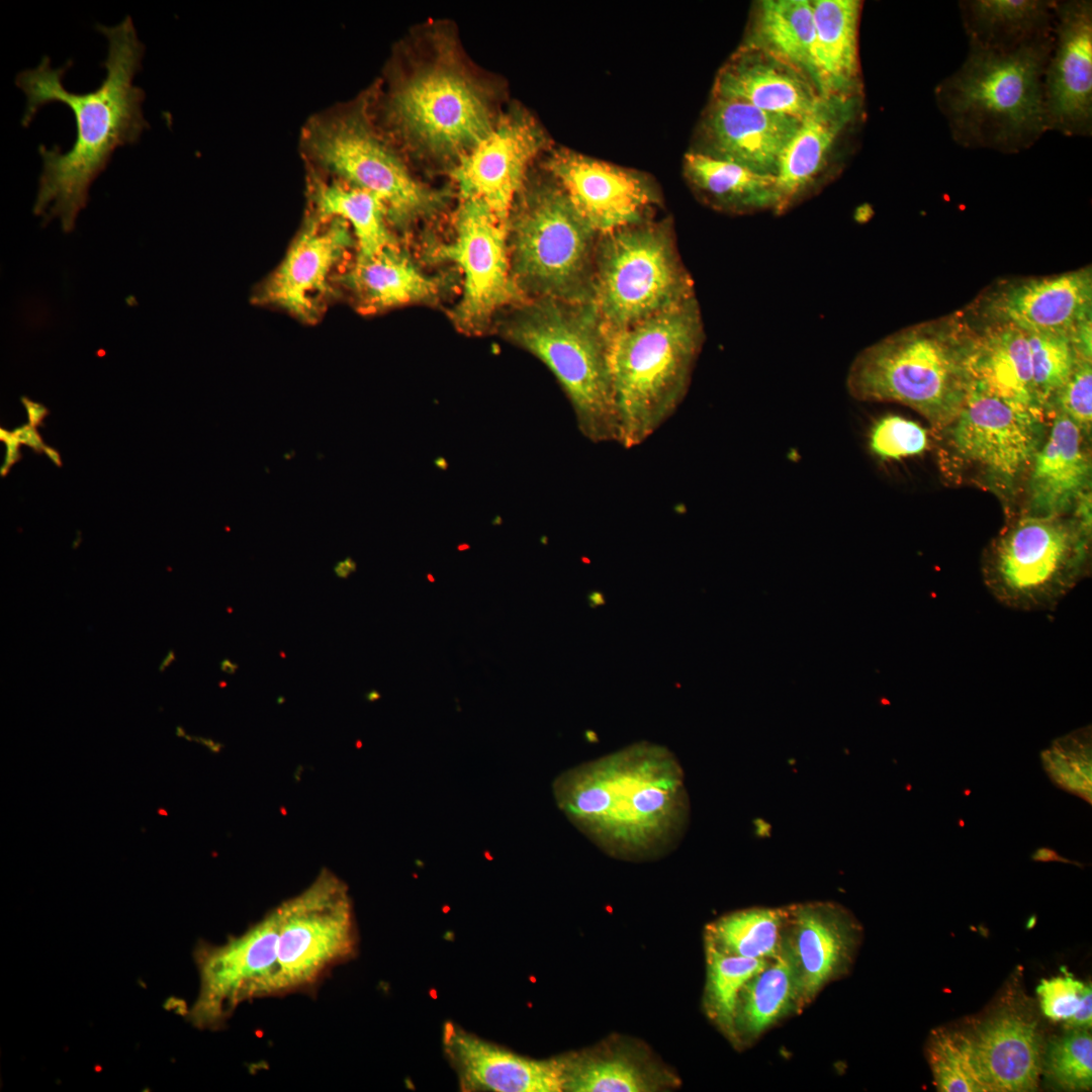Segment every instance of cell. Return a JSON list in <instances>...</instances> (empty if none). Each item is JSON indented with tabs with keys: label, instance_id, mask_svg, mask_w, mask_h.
I'll return each instance as SVG.
<instances>
[{
	"label": "cell",
	"instance_id": "1",
	"mask_svg": "<svg viewBox=\"0 0 1092 1092\" xmlns=\"http://www.w3.org/2000/svg\"><path fill=\"white\" fill-rule=\"evenodd\" d=\"M96 29L108 41L107 57L101 64L106 75L96 90L68 91L63 78L73 62L52 68L48 56L36 68L21 71L15 78L26 96L22 126H28L49 103H63L74 114L76 140L67 152L59 146L38 148L42 171L32 208L41 216L42 226L59 218L64 233L74 231L79 212L87 206L91 184L107 168L116 148L136 144L150 128L142 109L146 93L133 84L142 70L145 46L131 17L114 26L97 23Z\"/></svg>",
	"mask_w": 1092,
	"mask_h": 1092
},
{
	"label": "cell",
	"instance_id": "2",
	"mask_svg": "<svg viewBox=\"0 0 1092 1092\" xmlns=\"http://www.w3.org/2000/svg\"><path fill=\"white\" fill-rule=\"evenodd\" d=\"M566 818L611 856L647 859L684 837L690 800L682 767L665 746L638 742L580 763L554 781Z\"/></svg>",
	"mask_w": 1092,
	"mask_h": 1092
},
{
	"label": "cell",
	"instance_id": "3",
	"mask_svg": "<svg viewBox=\"0 0 1092 1092\" xmlns=\"http://www.w3.org/2000/svg\"><path fill=\"white\" fill-rule=\"evenodd\" d=\"M1053 33L1011 52L969 46L966 60L934 89L937 108L963 148L1013 155L1046 131L1043 76Z\"/></svg>",
	"mask_w": 1092,
	"mask_h": 1092
},
{
	"label": "cell",
	"instance_id": "4",
	"mask_svg": "<svg viewBox=\"0 0 1092 1092\" xmlns=\"http://www.w3.org/2000/svg\"><path fill=\"white\" fill-rule=\"evenodd\" d=\"M972 336L960 317L900 330L855 356L846 389L859 401L910 407L939 433L956 419L969 394Z\"/></svg>",
	"mask_w": 1092,
	"mask_h": 1092
},
{
	"label": "cell",
	"instance_id": "5",
	"mask_svg": "<svg viewBox=\"0 0 1092 1092\" xmlns=\"http://www.w3.org/2000/svg\"><path fill=\"white\" fill-rule=\"evenodd\" d=\"M703 342L696 297L610 336L618 444L641 445L674 414Z\"/></svg>",
	"mask_w": 1092,
	"mask_h": 1092
},
{
	"label": "cell",
	"instance_id": "6",
	"mask_svg": "<svg viewBox=\"0 0 1092 1092\" xmlns=\"http://www.w3.org/2000/svg\"><path fill=\"white\" fill-rule=\"evenodd\" d=\"M509 335L556 377L582 436L597 444L618 442L610 336L593 302L533 299Z\"/></svg>",
	"mask_w": 1092,
	"mask_h": 1092
},
{
	"label": "cell",
	"instance_id": "7",
	"mask_svg": "<svg viewBox=\"0 0 1092 1092\" xmlns=\"http://www.w3.org/2000/svg\"><path fill=\"white\" fill-rule=\"evenodd\" d=\"M1091 522L1065 516L1014 518L986 549L982 574L1002 606L1046 611L1088 573Z\"/></svg>",
	"mask_w": 1092,
	"mask_h": 1092
},
{
	"label": "cell",
	"instance_id": "8",
	"mask_svg": "<svg viewBox=\"0 0 1092 1092\" xmlns=\"http://www.w3.org/2000/svg\"><path fill=\"white\" fill-rule=\"evenodd\" d=\"M508 231L512 276L522 296L593 302L600 235L555 180L524 191Z\"/></svg>",
	"mask_w": 1092,
	"mask_h": 1092
},
{
	"label": "cell",
	"instance_id": "9",
	"mask_svg": "<svg viewBox=\"0 0 1092 1092\" xmlns=\"http://www.w3.org/2000/svg\"><path fill=\"white\" fill-rule=\"evenodd\" d=\"M696 297L669 220L600 235L593 303L609 336Z\"/></svg>",
	"mask_w": 1092,
	"mask_h": 1092
},
{
	"label": "cell",
	"instance_id": "10",
	"mask_svg": "<svg viewBox=\"0 0 1092 1092\" xmlns=\"http://www.w3.org/2000/svg\"><path fill=\"white\" fill-rule=\"evenodd\" d=\"M939 433L943 468L966 472L1007 500L1024 483L1046 435L1044 421L974 382L959 415Z\"/></svg>",
	"mask_w": 1092,
	"mask_h": 1092
},
{
	"label": "cell",
	"instance_id": "11",
	"mask_svg": "<svg viewBox=\"0 0 1092 1092\" xmlns=\"http://www.w3.org/2000/svg\"><path fill=\"white\" fill-rule=\"evenodd\" d=\"M278 924L279 996L311 992L357 947L346 885L324 870L303 892L274 908Z\"/></svg>",
	"mask_w": 1092,
	"mask_h": 1092
},
{
	"label": "cell",
	"instance_id": "12",
	"mask_svg": "<svg viewBox=\"0 0 1092 1092\" xmlns=\"http://www.w3.org/2000/svg\"><path fill=\"white\" fill-rule=\"evenodd\" d=\"M275 910L221 945L199 942L193 952L199 992L188 1011L197 1028L221 1029L242 1003L279 996Z\"/></svg>",
	"mask_w": 1092,
	"mask_h": 1092
},
{
	"label": "cell",
	"instance_id": "13",
	"mask_svg": "<svg viewBox=\"0 0 1092 1092\" xmlns=\"http://www.w3.org/2000/svg\"><path fill=\"white\" fill-rule=\"evenodd\" d=\"M313 156L347 184L367 190L384 204L388 220L404 225L433 213L443 193L415 180L404 165L362 122H320L309 133Z\"/></svg>",
	"mask_w": 1092,
	"mask_h": 1092
},
{
	"label": "cell",
	"instance_id": "14",
	"mask_svg": "<svg viewBox=\"0 0 1092 1092\" xmlns=\"http://www.w3.org/2000/svg\"><path fill=\"white\" fill-rule=\"evenodd\" d=\"M507 221L482 201L465 198L455 222L454 240L438 257L455 263L463 292L455 317L465 328L483 325L502 306L522 297L511 271Z\"/></svg>",
	"mask_w": 1092,
	"mask_h": 1092
},
{
	"label": "cell",
	"instance_id": "15",
	"mask_svg": "<svg viewBox=\"0 0 1092 1092\" xmlns=\"http://www.w3.org/2000/svg\"><path fill=\"white\" fill-rule=\"evenodd\" d=\"M391 109L402 129L434 153L468 152L492 129L474 87L449 70L432 69L406 81Z\"/></svg>",
	"mask_w": 1092,
	"mask_h": 1092
},
{
	"label": "cell",
	"instance_id": "16",
	"mask_svg": "<svg viewBox=\"0 0 1092 1092\" xmlns=\"http://www.w3.org/2000/svg\"><path fill=\"white\" fill-rule=\"evenodd\" d=\"M1049 131L1092 133V2L1055 0L1054 46L1043 76Z\"/></svg>",
	"mask_w": 1092,
	"mask_h": 1092
},
{
	"label": "cell",
	"instance_id": "17",
	"mask_svg": "<svg viewBox=\"0 0 1092 1092\" xmlns=\"http://www.w3.org/2000/svg\"><path fill=\"white\" fill-rule=\"evenodd\" d=\"M548 168L599 235L651 219L649 213L660 199L647 175L569 150L556 152Z\"/></svg>",
	"mask_w": 1092,
	"mask_h": 1092
},
{
	"label": "cell",
	"instance_id": "18",
	"mask_svg": "<svg viewBox=\"0 0 1092 1092\" xmlns=\"http://www.w3.org/2000/svg\"><path fill=\"white\" fill-rule=\"evenodd\" d=\"M354 245L346 221L315 217L293 241L256 301L278 306L303 322L316 321L335 279L332 273Z\"/></svg>",
	"mask_w": 1092,
	"mask_h": 1092
},
{
	"label": "cell",
	"instance_id": "19",
	"mask_svg": "<svg viewBox=\"0 0 1092 1092\" xmlns=\"http://www.w3.org/2000/svg\"><path fill=\"white\" fill-rule=\"evenodd\" d=\"M783 943L795 967L806 1005L829 983L848 974L861 939L855 917L837 903L787 906Z\"/></svg>",
	"mask_w": 1092,
	"mask_h": 1092
},
{
	"label": "cell",
	"instance_id": "20",
	"mask_svg": "<svg viewBox=\"0 0 1092 1092\" xmlns=\"http://www.w3.org/2000/svg\"><path fill=\"white\" fill-rule=\"evenodd\" d=\"M545 138L525 115L510 117L463 154L453 176L465 198L486 204L507 221L517 193L523 188L532 159Z\"/></svg>",
	"mask_w": 1092,
	"mask_h": 1092
},
{
	"label": "cell",
	"instance_id": "21",
	"mask_svg": "<svg viewBox=\"0 0 1092 1092\" xmlns=\"http://www.w3.org/2000/svg\"><path fill=\"white\" fill-rule=\"evenodd\" d=\"M801 121L740 101L712 97L693 151L776 177L781 157Z\"/></svg>",
	"mask_w": 1092,
	"mask_h": 1092
},
{
	"label": "cell",
	"instance_id": "22",
	"mask_svg": "<svg viewBox=\"0 0 1092 1092\" xmlns=\"http://www.w3.org/2000/svg\"><path fill=\"white\" fill-rule=\"evenodd\" d=\"M1092 272L1087 266L1058 275L1008 282L982 302L986 324L1026 332L1069 334L1092 315Z\"/></svg>",
	"mask_w": 1092,
	"mask_h": 1092
},
{
	"label": "cell",
	"instance_id": "23",
	"mask_svg": "<svg viewBox=\"0 0 1092 1092\" xmlns=\"http://www.w3.org/2000/svg\"><path fill=\"white\" fill-rule=\"evenodd\" d=\"M822 96L816 82L806 72L748 42L742 43L722 66L712 91V97L740 101L799 119H803Z\"/></svg>",
	"mask_w": 1092,
	"mask_h": 1092
},
{
	"label": "cell",
	"instance_id": "24",
	"mask_svg": "<svg viewBox=\"0 0 1092 1092\" xmlns=\"http://www.w3.org/2000/svg\"><path fill=\"white\" fill-rule=\"evenodd\" d=\"M443 1048L462 1088L494 1092H560L566 1058L533 1060L471 1034L454 1023L443 1029Z\"/></svg>",
	"mask_w": 1092,
	"mask_h": 1092
},
{
	"label": "cell",
	"instance_id": "25",
	"mask_svg": "<svg viewBox=\"0 0 1092 1092\" xmlns=\"http://www.w3.org/2000/svg\"><path fill=\"white\" fill-rule=\"evenodd\" d=\"M967 1034L971 1061L986 1092L1037 1089L1044 1044L1034 1019L1004 1008Z\"/></svg>",
	"mask_w": 1092,
	"mask_h": 1092
},
{
	"label": "cell",
	"instance_id": "26",
	"mask_svg": "<svg viewBox=\"0 0 1092 1092\" xmlns=\"http://www.w3.org/2000/svg\"><path fill=\"white\" fill-rule=\"evenodd\" d=\"M1052 418L1024 481L1026 507L1021 515H1070L1090 491L1088 439L1064 414L1054 413Z\"/></svg>",
	"mask_w": 1092,
	"mask_h": 1092
},
{
	"label": "cell",
	"instance_id": "27",
	"mask_svg": "<svg viewBox=\"0 0 1092 1092\" xmlns=\"http://www.w3.org/2000/svg\"><path fill=\"white\" fill-rule=\"evenodd\" d=\"M858 100V93L822 96L803 117L780 160L775 213L789 210L818 182L835 143L855 117Z\"/></svg>",
	"mask_w": 1092,
	"mask_h": 1092
},
{
	"label": "cell",
	"instance_id": "28",
	"mask_svg": "<svg viewBox=\"0 0 1092 1092\" xmlns=\"http://www.w3.org/2000/svg\"><path fill=\"white\" fill-rule=\"evenodd\" d=\"M969 367L973 382L985 391L1016 410L1048 419L1034 385L1025 331L1007 324H986L973 331Z\"/></svg>",
	"mask_w": 1092,
	"mask_h": 1092
},
{
	"label": "cell",
	"instance_id": "29",
	"mask_svg": "<svg viewBox=\"0 0 1092 1092\" xmlns=\"http://www.w3.org/2000/svg\"><path fill=\"white\" fill-rule=\"evenodd\" d=\"M814 18L813 65L823 96L857 94V30L860 2L811 1Z\"/></svg>",
	"mask_w": 1092,
	"mask_h": 1092
},
{
	"label": "cell",
	"instance_id": "30",
	"mask_svg": "<svg viewBox=\"0 0 1092 1092\" xmlns=\"http://www.w3.org/2000/svg\"><path fill=\"white\" fill-rule=\"evenodd\" d=\"M969 46L1011 52L1053 33L1055 0L959 2Z\"/></svg>",
	"mask_w": 1092,
	"mask_h": 1092
},
{
	"label": "cell",
	"instance_id": "31",
	"mask_svg": "<svg viewBox=\"0 0 1092 1092\" xmlns=\"http://www.w3.org/2000/svg\"><path fill=\"white\" fill-rule=\"evenodd\" d=\"M338 279L362 307L373 310L428 300L439 291L438 281L422 272L395 244L371 256H357Z\"/></svg>",
	"mask_w": 1092,
	"mask_h": 1092
},
{
	"label": "cell",
	"instance_id": "32",
	"mask_svg": "<svg viewBox=\"0 0 1092 1092\" xmlns=\"http://www.w3.org/2000/svg\"><path fill=\"white\" fill-rule=\"evenodd\" d=\"M805 1004L793 962L784 943L777 957L752 976L739 992L734 1016V1043L746 1046Z\"/></svg>",
	"mask_w": 1092,
	"mask_h": 1092
},
{
	"label": "cell",
	"instance_id": "33",
	"mask_svg": "<svg viewBox=\"0 0 1092 1092\" xmlns=\"http://www.w3.org/2000/svg\"><path fill=\"white\" fill-rule=\"evenodd\" d=\"M684 172L691 187L709 205L745 213L771 209L778 203L777 178L741 165L690 151Z\"/></svg>",
	"mask_w": 1092,
	"mask_h": 1092
},
{
	"label": "cell",
	"instance_id": "34",
	"mask_svg": "<svg viewBox=\"0 0 1092 1092\" xmlns=\"http://www.w3.org/2000/svg\"><path fill=\"white\" fill-rule=\"evenodd\" d=\"M745 42L763 48L803 70L815 81L814 18L811 1L764 0L760 2L751 35Z\"/></svg>",
	"mask_w": 1092,
	"mask_h": 1092
},
{
	"label": "cell",
	"instance_id": "35",
	"mask_svg": "<svg viewBox=\"0 0 1092 1092\" xmlns=\"http://www.w3.org/2000/svg\"><path fill=\"white\" fill-rule=\"evenodd\" d=\"M313 201L316 217H338L352 228L357 256H371L394 244L386 224V208L373 193L350 184L332 183L317 187Z\"/></svg>",
	"mask_w": 1092,
	"mask_h": 1092
},
{
	"label": "cell",
	"instance_id": "36",
	"mask_svg": "<svg viewBox=\"0 0 1092 1092\" xmlns=\"http://www.w3.org/2000/svg\"><path fill=\"white\" fill-rule=\"evenodd\" d=\"M787 913V906L731 912L707 925L705 941L729 954L771 960L782 949Z\"/></svg>",
	"mask_w": 1092,
	"mask_h": 1092
},
{
	"label": "cell",
	"instance_id": "37",
	"mask_svg": "<svg viewBox=\"0 0 1092 1092\" xmlns=\"http://www.w3.org/2000/svg\"><path fill=\"white\" fill-rule=\"evenodd\" d=\"M707 981L705 1009L708 1016L734 1043V1016L738 995L744 984L762 970L769 960L729 954L705 941Z\"/></svg>",
	"mask_w": 1092,
	"mask_h": 1092
},
{
	"label": "cell",
	"instance_id": "38",
	"mask_svg": "<svg viewBox=\"0 0 1092 1092\" xmlns=\"http://www.w3.org/2000/svg\"><path fill=\"white\" fill-rule=\"evenodd\" d=\"M1026 336L1034 385L1049 419L1053 397L1071 377L1080 359L1067 333L1026 332Z\"/></svg>",
	"mask_w": 1092,
	"mask_h": 1092
},
{
	"label": "cell",
	"instance_id": "39",
	"mask_svg": "<svg viewBox=\"0 0 1092 1092\" xmlns=\"http://www.w3.org/2000/svg\"><path fill=\"white\" fill-rule=\"evenodd\" d=\"M926 1054L938 1091L986 1092L973 1067L966 1032L933 1030Z\"/></svg>",
	"mask_w": 1092,
	"mask_h": 1092
},
{
	"label": "cell",
	"instance_id": "40",
	"mask_svg": "<svg viewBox=\"0 0 1092 1092\" xmlns=\"http://www.w3.org/2000/svg\"><path fill=\"white\" fill-rule=\"evenodd\" d=\"M1042 1072L1058 1087L1090 1091L1092 1087V1035L1090 1029H1067L1044 1046Z\"/></svg>",
	"mask_w": 1092,
	"mask_h": 1092
},
{
	"label": "cell",
	"instance_id": "41",
	"mask_svg": "<svg viewBox=\"0 0 1092 1092\" xmlns=\"http://www.w3.org/2000/svg\"><path fill=\"white\" fill-rule=\"evenodd\" d=\"M1044 768L1060 788L1091 802V730L1078 729L1041 753Z\"/></svg>",
	"mask_w": 1092,
	"mask_h": 1092
},
{
	"label": "cell",
	"instance_id": "42",
	"mask_svg": "<svg viewBox=\"0 0 1092 1092\" xmlns=\"http://www.w3.org/2000/svg\"><path fill=\"white\" fill-rule=\"evenodd\" d=\"M642 1072L620 1059L573 1061L567 1058L565 1090L574 1092H638L649 1090Z\"/></svg>",
	"mask_w": 1092,
	"mask_h": 1092
},
{
	"label": "cell",
	"instance_id": "43",
	"mask_svg": "<svg viewBox=\"0 0 1092 1092\" xmlns=\"http://www.w3.org/2000/svg\"><path fill=\"white\" fill-rule=\"evenodd\" d=\"M928 446V431L920 424L897 415L878 420L869 434L871 452L884 461L917 456Z\"/></svg>",
	"mask_w": 1092,
	"mask_h": 1092
},
{
	"label": "cell",
	"instance_id": "44",
	"mask_svg": "<svg viewBox=\"0 0 1092 1092\" xmlns=\"http://www.w3.org/2000/svg\"><path fill=\"white\" fill-rule=\"evenodd\" d=\"M1054 413L1067 416L1090 438L1092 428V368L1091 362L1079 360L1071 377L1055 394L1050 403V418Z\"/></svg>",
	"mask_w": 1092,
	"mask_h": 1092
},
{
	"label": "cell",
	"instance_id": "45",
	"mask_svg": "<svg viewBox=\"0 0 1092 1092\" xmlns=\"http://www.w3.org/2000/svg\"><path fill=\"white\" fill-rule=\"evenodd\" d=\"M1065 975L1042 979L1036 988L1042 1013L1054 1021H1065L1080 1008L1091 984L1085 985L1062 968Z\"/></svg>",
	"mask_w": 1092,
	"mask_h": 1092
},
{
	"label": "cell",
	"instance_id": "46",
	"mask_svg": "<svg viewBox=\"0 0 1092 1092\" xmlns=\"http://www.w3.org/2000/svg\"><path fill=\"white\" fill-rule=\"evenodd\" d=\"M1092 1025V988L1088 987L1082 1004L1077 1012L1064 1021L1067 1029H1090Z\"/></svg>",
	"mask_w": 1092,
	"mask_h": 1092
},
{
	"label": "cell",
	"instance_id": "47",
	"mask_svg": "<svg viewBox=\"0 0 1092 1092\" xmlns=\"http://www.w3.org/2000/svg\"><path fill=\"white\" fill-rule=\"evenodd\" d=\"M0 439L6 445V453H5V457H4V462H3V464H2V466L0 468V474H1V476L4 477V476H6L8 474L11 466L13 464H15L16 462H18L22 458V455H21V453L19 451L20 444L13 437L12 432H9V431L4 430L3 428H1L0 429Z\"/></svg>",
	"mask_w": 1092,
	"mask_h": 1092
},
{
	"label": "cell",
	"instance_id": "48",
	"mask_svg": "<svg viewBox=\"0 0 1092 1092\" xmlns=\"http://www.w3.org/2000/svg\"><path fill=\"white\" fill-rule=\"evenodd\" d=\"M12 435L20 445L24 444L30 447L38 454L43 452L46 444L35 427H32L29 424L22 425L13 430Z\"/></svg>",
	"mask_w": 1092,
	"mask_h": 1092
},
{
	"label": "cell",
	"instance_id": "49",
	"mask_svg": "<svg viewBox=\"0 0 1092 1092\" xmlns=\"http://www.w3.org/2000/svg\"><path fill=\"white\" fill-rule=\"evenodd\" d=\"M20 400L26 410L28 424L35 428L43 426V420L50 414L49 408L39 402L31 400L27 396H21Z\"/></svg>",
	"mask_w": 1092,
	"mask_h": 1092
},
{
	"label": "cell",
	"instance_id": "50",
	"mask_svg": "<svg viewBox=\"0 0 1092 1092\" xmlns=\"http://www.w3.org/2000/svg\"><path fill=\"white\" fill-rule=\"evenodd\" d=\"M334 573L338 578L346 579L356 571L357 564L351 557H346L334 565Z\"/></svg>",
	"mask_w": 1092,
	"mask_h": 1092
},
{
	"label": "cell",
	"instance_id": "51",
	"mask_svg": "<svg viewBox=\"0 0 1092 1092\" xmlns=\"http://www.w3.org/2000/svg\"><path fill=\"white\" fill-rule=\"evenodd\" d=\"M587 602L590 608H597L606 604L605 596L600 590H590L587 595Z\"/></svg>",
	"mask_w": 1092,
	"mask_h": 1092
},
{
	"label": "cell",
	"instance_id": "52",
	"mask_svg": "<svg viewBox=\"0 0 1092 1092\" xmlns=\"http://www.w3.org/2000/svg\"><path fill=\"white\" fill-rule=\"evenodd\" d=\"M239 667H240L239 664L232 661L230 658H223L219 662L220 670L222 672L226 673V674H235L237 672V670L239 669Z\"/></svg>",
	"mask_w": 1092,
	"mask_h": 1092
},
{
	"label": "cell",
	"instance_id": "53",
	"mask_svg": "<svg viewBox=\"0 0 1092 1092\" xmlns=\"http://www.w3.org/2000/svg\"><path fill=\"white\" fill-rule=\"evenodd\" d=\"M43 453H44V454H46V455H47V456H48V457H49V458H50V459H51V460H52V461H53V462H54V463H55V464H56V465H57L58 467H62V465H63V462H62V459H61V456H60V453H59V451H58V450H56L55 448H52V447H50V446L46 445V446H44V448H43Z\"/></svg>",
	"mask_w": 1092,
	"mask_h": 1092
},
{
	"label": "cell",
	"instance_id": "54",
	"mask_svg": "<svg viewBox=\"0 0 1092 1092\" xmlns=\"http://www.w3.org/2000/svg\"><path fill=\"white\" fill-rule=\"evenodd\" d=\"M175 660H176V655H175V651H174L173 649H170V650H169V651L167 652V654H166V655L164 656V658L162 659V661L160 662V664H159V666H158V669H159V671H160V672H163V671H164L165 669H167V668H168V667H169V666H170V665H171V664H172V663H173V662H174Z\"/></svg>",
	"mask_w": 1092,
	"mask_h": 1092
},
{
	"label": "cell",
	"instance_id": "55",
	"mask_svg": "<svg viewBox=\"0 0 1092 1092\" xmlns=\"http://www.w3.org/2000/svg\"><path fill=\"white\" fill-rule=\"evenodd\" d=\"M379 698H380V695H379V693H378V692H376V691H371V692H370V693H369V694L367 695V699H368L369 701H375V700H377V699H379Z\"/></svg>",
	"mask_w": 1092,
	"mask_h": 1092
},
{
	"label": "cell",
	"instance_id": "56",
	"mask_svg": "<svg viewBox=\"0 0 1092 1092\" xmlns=\"http://www.w3.org/2000/svg\"><path fill=\"white\" fill-rule=\"evenodd\" d=\"M427 578H428V579H429V580H430L431 582H434V581H435V578H434V577H433V576H432V575H431L430 573H429V574L427 575Z\"/></svg>",
	"mask_w": 1092,
	"mask_h": 1092
}]
</instances>
